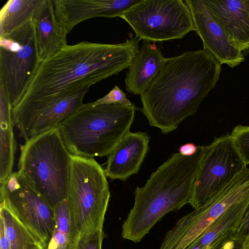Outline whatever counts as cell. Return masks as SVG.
Returning a JSON list of instances; mask_svg holds the SVG:
<instances>
[{"label":"cell","mask_w":249,"mask_h":249,"mask_svg":"<svg viewBox=\"0 0 249 249\" xmlns=\"http://www.w3.org/2000/svg\"><path fill=\"white\" fill-rule=\"evenodd\" d=\"M135 36L118 44L67 45L42 61L13 114L31 115L57 99L128 68L139 49Z\"/></svg>","instance_id":"cell-1"},{"label":"cell","mask_w":249,"mask_h":249,"mask_svg":"<svg viewBox=\"0 0 249 249\" xmlns=\"http://www.w3.org/2000/svg\"><path fill=\"white\" fill-rule=\"evenodd\" d=\"M221 64L208 51H186L165 58L148 89L140 95L142 112L164 134L194 115L216 86Z\"/></svg>","instance_id":"cell-2"},{"label":"cell","mask_w":249,"mask_h":249,"mask_svg":"<svg viewBox=\"0 0 249 249\" xmlns=\"http://www.w3.org/2000/svg\"><path fill=\"white\" fill-rule=\"evenodd\" d=\"M191 156H171L135 190V200L122 226V236L140 242L165 214L189 203L195 179L207 146Z\"/></svg>","instance_id":"cell-3"},{"label":"cell","mask_w":249,"mask_h":249,"mask_svg":"<svg viewBox=\"0 0 249 249\" xmlns=\"http://www.w3.org/2000/svg\"><path fill=\"white\" fill-rule=\"evenodd\" d=\"M136 107L84 104L57 127L69 152L86 158L107 156L130 132Z\"/></svg>","instance_id":"cell-4"},{"label":"cell","mask_w":249,"mask_h":249,"mask_svg":"<svg viewBox=\"0 0 249 249\" xmlns=\"http://www.w3.org/2000/svg\"><path fill=\"white\" fill-rule=\"evenodd\" d=\"M18 172L53 208L67 197L70 155L57 127L25 141Z\"/></svg>","instance_id":"cell-5"},{"label":"cell","mask_w":249,"mask_h":249,"mask_svg":"<svg viewBox=\"0 0 249 249\" xmlns=\"http://www.w3.org/2000/svg\"><path fill=\"white\" fill-rule=\"evenodd\" d=\"M66 199L74 235L103 229L110 193L105 170L93 159L70 155Z\"/></svg>","instance_id":"cell-6"},{"label":"cell","mask_w":249,"mask_h":249,"mask_svg":"<svg viewBox=\"0 0 249 249\" xmlns=\"http://www.w3.org/2000/svg\"><path fill=\"white\" fill-rule=\"evenodd\" d=\"M41 62L33 19L0 37V89L12 108L24 95Z\"/></svg>","instance_id":"cell-7"},{"label":"cell","mask_w":249,"mask_h":249,"mask_svg":"<svg viewBox=\"0 0 249 249\" xmlns=\"http://www.w3.org/2000/svg\"><path fill=\"white\" fill-rule=\"evenodd\" d=\"M141 39H181L195 31L188 5L182 0H142L120 17Z\"/></svg>","instance_id":"cell-8"},{"label":"cell","mask_w":249,"mask_h":249,"mask_svg":"<svg viewBox=\"0 0 249 249\" xmlns=\"http://www.w3.org/2000/svg\"><path fill=\"white\" fill-rule=\"evenodd\" d=\"M247 168L230 134L215 138L208 146L196 175L189 204L202 205Z\"/></svg>","instance_id":"cell-9"},{"label":"cell","mask_w":249,"mask_h":249,"mask_svg":"<svg viewBox=\"0 0 249 249\" xmlns=\"http://www.w3.org/2000/svg\"><path fill=\"white\" fill-rule=\"evenodd\" d=\"M0 202L5 203L47 249L55 225L54 209L19 172L0 183Z\"/></svg>","instance_id":"cell-10"},{"label":"cell","mask_w":249,"mask_h":249,"mask_svg":"<svg viewBox=\"0 0 249 249\" xmlns=\"http://www.w3.org/2000/svg\"><path fill=\"white\" fill-rule=\"evenodd\" d=\"M249 196V168L208 201L179 219L169 231L175 244L185 249L231 206Z\"/></svg>","instance_id":"cell-11"},{"label":"cell","mask_w":249,"mask_h":249,"mask_svg":"<svg viewBox=\"0 0 249 249\" xmlns=\"http://www.w3.org/2000/svg\"><path fill=\"white\" fill-rule=\"evenodd\" d=\"M191 12L195 29L203 49L211 53L222 65L234 68L245 58L241 51L226 36L207 9L203 0H185Z\"/></svg>","instance_id":"cell-12"},{"label":"cell","mask_w":249,"mask_h":249,"mask_svg":"<svg viewBox=\"0 0 249 249\" xmlns=\"http://www.w3.org/2000/svg\"><path fill=\"white\" fill-rule=\"evenodd\" d=\"M142 0H53L54 13L68 35L81 22L96 17H121Z\"/></svg>","instance_id":"cell-13"},{"label":"cell","mask_w":249,"mask_h":249,"mask_svg":"<svg viewBox=\"0 0 249 249\" xmlns=\"http://www.w3.org/2000/svg\"><path fill=\"white\" fill-rule=\"evenodd\" d=\"M150 140L145 132L126 134L107 156V177L125 181L138 173L149 150Z\"/></svg>","instance_id":"cell-14"},{"label":"cell","mask_w":249,"mask_h":249,"mask_svg":"<svg viewBox=\"0 0 249 249\" xmlns=\"http://www.w3.org/2000/svg\"><path fill=\"white\" fill-rule=\"evenodd\" d=\"M228 38L241 51L249 44V0H203Z\"/></svg>","instance_id":"cell-15"},{"label":"cell","mask_w":249,"mask_h":249,"mask_svg":"<svg viewBox=\"0 0 249 249\" xmlns=\"http://www.w3.org/2000/svg\"><path fill=\"white\" fill-rule=\"evenodd\" d=\"M165 58L155 43L143 40L126 72V90L134 95L144 93L159 73Z\"/></svg>","instance_id":"cell-16"},{"label":"cell","mask_w":249,"mask_h":249,"mask_svg":"<svg viewBox=\"0 0 249 249\" xmlns=\"http://www.w3.org/2000/svg\"><path fill=\"white\" fill-rule=\"evenodd\" d=\"M90 87H83L48 105L36 114L20 136L26 141L57 127L60 123L84 106L83 99Z\"/></svg>","instance_id":"cell-17"},{"label":"cell","mask_w":249,"mask_h":249,"mask_svg":"<svg viewBox=\"0 0 249 249\" xmlns=\"http://www.w3.org/2000/svg\"><path fill=\"white\" fill-rule=\"evenodd\" d=\"M38 53L41 62L67 45V34L54 13L53 0H43L33 17Z\"/></svg>","instance_id":"cell-18"},{"label":"cell","mask_w":249,"mask_h":249,"mask_svg":"<svg viewBox=\"0 0 249 249\" xmlns=\"http://www.w3.org/2000/svg\"><path fill=\"white\" fill-rule=\"evenodd\" d=\"M12 108L5 94L0 89V183L12 173L16 151Z\"/></svg>","instance_id":"cell-19"},{"label":"cell","mask_w":249,"mask_h":249,"mask_svg":"<svg viewBox=\"0 0 249 249\" xmlns=\"http://www.w3.org/2000/svg\"><path fill=\"white\" fill-rule=\"evenodd\" d=\"M0 217L3 220L6 235L11 249H46L41 241L2 202Z\"/></svg>","instance_id":"cell-20"},{"label":"cell","mask_w":249,"mask_h":249,"mask_svg":"<svg viewBox=\"0 0 249 249\" xmlns=\"http://www.w3.org/2000/svg\"><path fill=\"white\" fill-rule=\"evenodd\" d=\"M43 0H9L0 11V37L32 20Z\"/></svg>","instance_id":"cell-21"},{"label":"cell","mask_w":249,"mask_h":249,"mask_svg":"<svg viewBox=\"0 0 249 249\" xmlns=\"http://www.w3.org/2000/svg\"><path fill=\"white\" fill-rule=\"evenodd\" d=\"M53 209L55 225L47 249H71L77 236L72 231L66 199Z\"/></svg>","instance_id":"cell-22"},{"label":"cell","mask_w":249,"mask_h":249,"mask_svg":"<svg viewBox=\"0 0 249 249\" xmlns=\"http://www.w3.org/2000/svg\"><path fill=\"white\" fill-rule=\"evenodd\" d=\"M104 236L103 229L79 234L71 249H102Z\"/></svg>","instance_id":"cell-23"},{"label":"cell","mask_w":249,"mask_h":249,"mask_svg":"<svg viewBox=\"0 0 249 249\" xmlns=\"http://www.w3.org/2000/svg\"><path fill=\"white\" fill-rule=\"evenodd\" d=\"M230 135L236 149L247 165L249 164V126H236Z\"/></svg>","instance_id":"cell-24"},{"label":"cell","mask_w":249,"mask_h":249,"mask_svg":"<svg viewBox=\"0 0 249 249\" xmlns=\"http://www.w3.org/2000/svg\"><path fill=\"white\" fill-rule=\"evenodd\" d=\"M235 230H231L213 241L207 249H243V242L235 236Z\"/></svg>","instance_id":"cell-25"},{"label":"cell","mask_w":249,"mask_h":249,"mask_svg":"<svg viewBox=\"0 0 249 249\" xmlns=\"http://www.w3.org/2000/svg\"><path fill=\"white\" fill-rule=\"evenodd\" d=\"M113 104H120L128 107L134 105L127 98L126 93L118 86H115L107 95L93 102V106Z\"/></svg>","instance_id":"cell-26"},{"label":"cell","mask_w":249,"mask_h":249,"mask_svg":"<svg viewBox=\"0 0 249 249\" xmlns=\"http://www.w3.org/2000/svg\"><path fill=\"white\" fill-rule=\"evenodd\" d=\"M235 234L243 242L249 234V203L242 219L236 228Z\"/></svg>","instance_id":"cell-27"},{"label":"cell","mask_w":249,"mask_h":249,"mask_svg":"<svg viewBox=\"0 0 249 249\" xmlns=\"http://www.w3.org/2000/svg\"><path fill=\"white\" fill-rule=\"evenodd\" d=\"M0 249H11L10 242L6 235L4 222L0 217Z\"/></svg>","instance_id":"cell-28"},{"label":"cell","mask_w":249,"mask_h":249,"mask_svg":"<svg viewBox=\"0 0 249 249\" xmlns=\"http://www.w3.org/2000/svg\"><path fill=\"white\" fill-rule=\"evenodd\" d=\"M198 147L193 143H187L181 145L179 148V153L184 156H191L197 150Z\"/></svg>","instance_id":"cell-29"},{"label":"cell","mask_w":249,"mask_h":249,"mask_svg":"<svg viewBox=\"0 0 249 249\" xmlns=\"http://www.w3.org/2000/svg\"><path fill=\"white\" fill-rule=\"evenodd\" d=\"M243 249H249V234L243 242Z\"/></svg>","instance_id":"cell-30"},{"label":"cell","mask_w":249,"mask_h":249,"mask_svg":"<svg viewBox=\"0 0 249 249\" xmlns=\"http://www.w3.org/2000/svg\"><path fill=\"white\" fill-rule=\"evenodd\" d=\"M248 51H249V45H248Z\"/></svg>","instance_id":"cell-31"}]
</instances>
